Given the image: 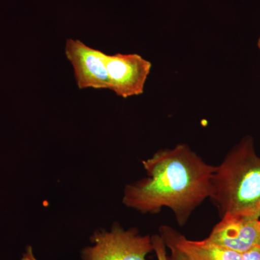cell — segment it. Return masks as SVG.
Listing matches in <instances>:
<instances>
[{
    "label": "cell",
    "instance_id": "obj_2",
    "mask_svg": "<svg viewBox=\"0 0 260 260\" xmlns=\"http://www.w3.org/2000/svg\"><path fill=\"white\" fill-rule=\"evenodd\" d=\"M210 199L225 215L260 216V157L245 138L216 167Z\"/></svg>",
    "mask_w": 260,
    "mask_h": 260
},
{
    "label": "cell",
    "instance_id": "obj_1",
    "mask_svg": "<svg viewBox=\"0 0 260 260\" xmlns=\"http://www.w3.org/2000/svg\"><path fill=\"white\" fill-rule=\"evenodd\" d=\"M148 177L126 185L123 204L143 214L169 208L179 225L212 194L216 167L207 164L189 145L162 149L143 160Z\"/></svg>",
    "mask_w": 260,
    "mask_h": 260
},
{
    "label": "cell",
    "instance_id": "obj_10",
    "mask_svg": "<svg viewBox=\"0 0 260 260\" xmlns=\"http://www.w3.org/2000/svg\"><path fill=\"white\" fill-rule=\"evenodd\" d=\"M171 250V256L169 260H189L182 253L173 246H169Z\"/></svg>",
    "mask_w": 260,
    "mask_h": 260
},
{
    "label": "cell",
    "instance_id": "obj_7",
    "mask_svg": "<svg viewBox=\"0 0 260 260\" xmlns=\"http://www.w3.org/2000/svg\"><path fill=\"white\" fill-rule=\"evenodd\" d=\"M160 237L166 246H173L189 260H243L242 254L208 242L186 239L168 225L160 229Z\"/></svg>",
    "mask_w": 260,
    "mask_h": 260
},
{
    "label": "cell",
    "instance_id": "obj_3",
    "mask_svg": "<svg viewBox=\"0 0 260 260\" xmlns=\"http://www.w3.org/2000/svg\"><path fill=\"white\" fill-rule=\"evenodd\" d=\"M90 240L93 245L82 250V260H147L154 251L152 237L134 228L124 230L117 223L110 231H95Z\"/></svg>",
    "mask_w": 260,
    "mask_h": 260
},
{
    "label": "cell",
    "instance_id": "obj_4",
    "mask_svg": "<svg viewBox=\"0 0 260 260\" xmlns=\"http://www.w3.org/2000/svg\"><path fill=\"white\" fill-rule=\"evenodd\" d=\"M64 53L73 67L78 88L110 89L106 53L89 47L79 39H73L66 41Z\"/></svg>",
    "mask_w": 260,
    "mask_h": 260
},
{
    "label": "cell",
    "instance_id": "obj_5",
    "mask_svg": "<svg viewBox=\"0 0 260 260\" xmlns=\"http://www.w3.org/2000/svg\"><path fill=\"white\" fill-rule=\"evenodd\" d=\"M110 89L118 96L127 99L144 92L152 64L138 54H117L106 59Z\"/></svg>",
    "mask_w": 260,
    "mask_h": 260
},
{
    "label": "cell",
    "instance_id": "obj_6",
    "mask_svg": "<svg viewBox=\"0 0 260 260\" xmlns=\"http://www.w3.org/2000/svg\"><path fill=\"white\" fill-rule=\"evenodd\" d=\"M259 217L223 215L205 240L243 254L254 246H260Z\"/></svg>",
    "mask_w": 260,
    "mask_h": 260
},
{
    "label": "cell",
    "instance_id": "obj_8",
    "mask_svg": "<svg viewBox=\"0 0 260 260\" xmlns=\"http://www.w3.org/2000/svg\"><path fill=\"white\" fill-rule=\"evenodd\" d=\"M154 251L156 254L158 260H169L166 250V244L160 235L152 236Z\"/></svg>",
    "mask_w": 260,
    "mask_h": 260
},
{
    "label": "cell",
    "instance_id": "obj_9",
    "mask_svg": "<svg viewBox=\"0 0 260 260\" xmlns=\"http://www.w3.org/2000/svg\"><path fill=\"white\" fill-rule=\"evenodd\" d=\"M243 260H260V246H254L242 254Z\"/></svg>",
    "mask_w": 260,
    "mask_h": 260
},
{
    "label": "cell",
    "instance_id": "obj_13",
    "mask_svg": "<svg viewBox=\"0 0 260 260\" xmlns=\"http://www.w3.org/2000/svg\"><path fill=\"white\" fill-rule=\"evenodd\" d=\"M259 226H260V217H259Z\"/></svg>",
    "mask_w": 260,
    "mask_h": 260
},
{
    "label": "cell",
    "instance_id": "obj_11",
    "mask_svg": "<svg viewBox=\"0 0 260 260\" xmlns=\"http://www.w3.org/2000/svg\"><path fill=\"white\" fill-rule=\"evenodd\" d=\"M20 260H38L34 256V251L31 246H28L26 247V251L23 254L21 259Z\"/></svg>",
    "mask_w": 260,
    "mask_h": 260
},
{
    "label": "cell",
    "instance_id": "obj_12",
    "mask_svg": "<svg viewBox=\"0 0 260 260\" xmlns=\"http://www.w3.org/2000/svg\"><path fill=\"white\" fill-rule=\"evenodd\" d=\"M257 46H258V48H259V50H260V37L259 38V39H258Z\"/></svg>",
    "mask_w": 260,
    "mask_h": 260
}]
</instances>
